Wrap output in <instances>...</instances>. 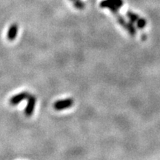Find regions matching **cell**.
Wrapping results in <instances>:
<instances>
[{"label":"cell","instance_id":"1","mask_svg":"<svg viewBox=\"0 0 160 160\" xmlns=\"http://www.w3.org/2000/svg\"><path fill=\"white\" fill-rule=\"evenodd\" d=\"M74 104V101L73 99L68 98L65 99L58 100L53 104V107L56 110H62L65 109L70 108L72 107Z\"/></svg>","mask_w":160,"mask_h":160},{"label":"cell","instance_id":"10","mask_svg":"<svg viewBox=\"0 0 160 160\" xmlns=\"http://www.w3.org/2000/svg\"><path fill=\"white\" fill-rule=\"evenodd\" d=\"M71 1H74V0H71Z\"/></svg>","mask_w":160,"mask_h":160},{"label":"cell","instance_id":"7","mask_svg":"<svg viewBox=\"0 0 160 160\" xmlns=\"http://www.w3.org/2000/svg\"><path fill=\"white\" fill-rule=\"evenodd\" d=\"M136 23H137V28H140V29H143V28H144L146 26L147 22H146V20L144 19V18H140V17Z\"/></svg>","mask_w":160,"mask_h":160},{"label":"cell","instance_id":"9","mask_svg":"<svg viewBox=\"0 0 160 160\" xmlns=\"http://www.w3.org/2000/svg\"><path fill=\"white\" fill-rule=\"evenodd\" d=\"M110 1L119 9H120L123 5V1L122 0H110Z\"/></svg>","mask_w":160,"mask_h":160},{"label":"cell","instance_id":"8","mask_svg":"<svg viewBox=\"0 0 160 160\" xmlns=\"http://www.w3.org/2000/svg\"><path fill=\"white\" fill-rule=\"evenodd\" d=\"M74 5L76 8L79 9V10H82V9L85 8V4L81 0H74Z\"/></svg>","mask_w":160,"mask_h":160},{"label":"cell","instance_id":"6","mask_svg":"<svg viewBox=\"0 0 160 160\" xmlns=\"http://www.w3.org/2000/svg\"><path fill=\"white\" fill-rule=\"evenodd\" d=\"M127 16H128V18L129 19L130 22H132L133 24L136 23V22H137V20L139 19V18H140V16H139L137 13H134V12L132 11H130V10H128V11L127 12Z\"/></svg>","mask_w":160,"mask_h":160},{"label":"cell","instance_id":"3","mask_svg":"<svg viewBox=\"0 0 160 160\" xmlns=\"http://www.w3.org/2000/svg\"><path fill=\"white\" fill-rule=\"evenodd\" d=\"M30 95H31V94L28 92L19 93V94L12 96L11 98L10 99V100H9V103H10V105H16V104H19V103L23 101V100L28 99Z\"/></svg>","mask_w":160,"mask_h":160},{"label":"cell","instance_id":"4","mask_svg":"<svg viewBox=\"0 0 160 160\" xmlns=\"http://www.w3.org/2000/svg\"><path fill=\"white\" fill-rule=\"evenodd\" d=\"M18 31H19V26H18L17 24L14 23L12 25H10V27L8 29V31H7V39L10 40V41L14 40L15 39H16V36H17Z\"/></svg>","mask_w":160,"mask_h":160},{"label":"cell","instance_id":"2","mask_svg":"<svg viewBox=\"0 0 160 160\" xmlns=\"http://www.w3.org/2000/svg\"><path fill=\"white\" fill-rule=\"evenodd\" d=\"M37 104V98L34 96L30 95L28 98V104L25 109V114L26 116H32L35 105Z\"/></svg>","mask_w":160,"mask_h":160},{"label":"cell","instance_id":"5","mask_svg":"<svg viewBox=\"0 0 160 160\" xmlns=\"http://www.w3.org/2000/svg\"><path fill=\"white\" fill-rule=\"evenodd\" d=\"M122 27H123L124 28H125V30H126V31H128V32L129 33L132 37H134V36L136 35V34H137L136 28H135V27L134 26L132 22H125V24H124Z\"/></svg>","mask_w":160,"mask_h":160}]
</instances>
